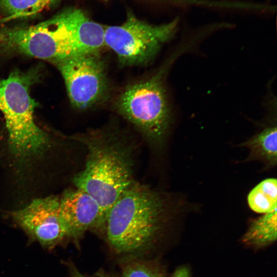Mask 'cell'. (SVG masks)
<instances>
[{"mask_svg":"<svg viewBox=\"0 0 277 277\" xmlns=\"http://www.w3.org/2000/svg\"><path fill=\"white\" fill-rule=\"evenodd\" d=\"M71 139L86 150L84 168L74 176L73 183L76 188L93 197L106 215L121 194L136 181L138 145L129 134L112 125L89 129Z\"/></svg>","mask_w":277,"mask_h":277,"instance_id":"obj_1","label":"cell"},{"mask_svg":"<svg viewBox=\"0 0 277 277\" xmlns=\"http://www.w3.org/2000/svg\"><path fill=\"white\" fill-rule=\"evenodd\" d=\"M167 211L160 192L135 181L107 212L104 228L109 244L120 253L141 250L160 232Z\"/></svg>","mask_w":277,"mask_h":277,"instance_id":"obj_2","label":"cell"},{"mask_svg":"<svg viewBox=\"0 0 277 277\" xmlns=\"http://www.w3.org/2000/svg\"><path fill=\"white\" fill-rule=\"evenodd\" d=\"M36 73L14 71L0 80V110L8 131V151L23 168L42 160L52 148L48 134L34 121L37 104L29 89L37 80Z\"/></svg>","mask_w":277,"mask_h":277,"instance_id":"obj_3","label":"cell"},{"mask_svg":"<svg viewBox=\"0 0 277 277\" xmlns=\"http://www.w3.org/2000/svg\"><path fill=\"white\" fill-rule=\"evenodd\" d=\"M168 67L166 64L150 77L127 86L115 104L118 113L155 148L163 143L171 121L165 84Z\"/></svg>","mask_w":277,"mask_h":277,"instance_id":"obj_4","label":"cell"},{"mask_svg":"<svg viewBox=\"0 0 277 277\" xmlns=\"http://www.w3.org/2000/svg\"><path fill=\"white\" fill-rule=\"evenodd\" d=\"M178 24L175 18L166 24L151 25L129 13L122 25L105 27V45L115 53L121 65H146L173 36Z\"/></svg>","mask_w":277,"mask_h":277,"instance_id":"obj_5","label":"cell"},{"mask_svg":"<svg viewBox=\"0 0 277 277\" xmlns=\"http://www.w3.org/2000/svg\"><path fill=\"white\" fill-rule=\"evenodd\" d=\"M55 64L62 74L72 106L86 110L108 99L109 83L100 53H82Z\"/></svg>","mask_w":277,"mask_h":277,"instance_id":"obj_6","label":"cell"},{"mask_svg":"<svg viewBox=\"0 0 277 277\" xmlns=\"http://www.w3.org/2000/svg\"><path fill=\"white\" fill-rule=\"evenodd\" d=\"M19 52L54 63L79 54L62 12L37 25L4 31Z\"/></svg>","mask_w":277,"mask_h":277,"instance_id":"obj_7","label":"cell"},{"mask_svg":"<svg viewBox=\"0 0 277 277\" xmlns=\"http://www.w3.org/2000/svg\"><path fill=\"white\" fill-rule=\"evenodd\" d=\"M9 215L31 241L47 250H52L70 238L61 215L57 196L35 199L25 207L10 211Z\"/></svg>","mask_w":277,"mask_h":277,"instance_id":"obj_8","label":"cell"},{"mask_svg":"<svg viewBox=\"0 0 277 277\" xmlns=\"http://www.w3.org/2000/svg\"><path fill=\"white\" fill-rule=\"evenodd\" d=\"M60 208L70 238L76 239L88 230L104 227L106 215L101 206L80 189L65 190L60 196Z\"/></svg>","mask_w":277,"mask_h":277,"instance_id":"obj_9","label":"cell"},{"mask_svg":"<svg viewBox=\"0 0 277 277\" xmlns=\"http://www.w3.org/2000/svg\"><path fill=\"white\" fill-rule=\"evenodd\" d=\"M79 54L100 53L105 46V27L90 19L80 9L62 12Z\"/></svg>","mask_w":277,"mask_h":277,"instance_id":"obj_10","label":"cell"},{"mask_svg":"<svg viewBox=\"0 0 277 277\" xmlns=\"http://www.w3.org/2000/svg\"><path fill=\"white\" fill-rule=\"evenodd\" d=\"M276 134V126L271 125L243 143L242 146L249 148L252 157L261 160L269 166H274L277 161Z\"/></svg>","mask_w":277,"mask_h":277,"instance_id":"obj_11","label":"cell"},{"mask_svg":"<svg viewBox=\"0 0 277 277\" xmlns=\"http://www.w3.org/2000/svg\"><path fill=\"white\" fill-rule=\"evenodd\" d=\"M276 209L265 213L251 224L243 242L257 247L268 245L276 240Z\"/></svg>","mask_w":277,"mask_h":277,"instance_id":"obj_12","label":"cell"},{"mask_svg":"<svg viewBox=\"0 0 277 277\" xmlns=\"http://www.w3.org/2000/svg\"><path fill=\"white\" fill-rule=\"evenodd\" d=\"M276 179H267L252 189L247 197L252 210L265 214L276 209Z\"/></svg>","mask_w":277,"mask_h":277,"instance_id":"obj_13","label":"cell"},{"mask_svg":"<svg viewBox=\"0 0 277 277\" xmlns=\"http://www.w3.org/2000/svg\"><path fill=\"white\" fill-rule=\"evenodd\" d=\"M54 0H0L2 22L30 16L40 12Z\"/></svg>","mask_w":277,"mask_h":277,"instance_id":"obj_14","label":"cell"},{"mask_svg":"<svg viewBox=\"0 0 277 277\" xmlns=\"http://www.w3.org/2000/svg\"><path fill=\"white\" fill-rule=\"evenodd\" d=\"M122 277H164L157 269L142 262H134L126 265Z\"/></svg>","mask_w":277,"mask_h":277,"instance_id":"obj_15","label":"cell"},{"mask_svg":"<svg viewBox=\"0 0 277 277\" xmlns=\"http://www.w3.org/2000/svg\"><path fill=\"white\" fill-rule=\"evenodd\" d=\"M70 277H110L105 273L99 272L92 275H87L80 272L75 266L70 263L68 264Z\"/></svg>","mask_w":277,"mask_h":277,"instance_id":"obj_16","label":"cell"},{"mask_svg":"<svg viewBox=\"0 0 277 277\" xmlns=\"http://www.w3.org/2000/svg\"><path fill=\"white\" fill-rule=\"evenodd\" d=\"M172 277H191L189 268L186 266H182L177 268Z\"/></svg>","mask_w":277,"mask_h":277,"instance_id":"obj_17","label":"cell"},{"mask_svg":"<svg viewBox=\"0 0 277 277\" xmlns=\"http://www.w3.org/2000/svg\"><path fill=\"white\" fill-rule=\"evenodd\" d=\"M6 42V36L4 31H0V43Z\"/></svg>","mask_w":277,"mask_h":277,"instance_id":"obj_18","label":"cell"},{"mask_svg":"<svg viewBox=\"0 0 277 277\" xmlns=\"http://www.w3.org/2000/svg\"><path fill=\"white\" fill-rule=\"evenodd\" d=\"M0 143H1V140H0Z\"/></svg>","mask_w":277,"mask_h":277,"instance_id":"obj_19","label":"cell"}]
</instances>
